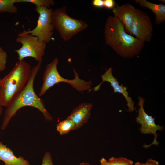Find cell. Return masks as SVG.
I'll list each match as a JSON object with an SVG mask.
<instances>
[{"instance_id":"15","label":"cell","mask_w":165,"mask_h":165,"mask_svg":"<svg viewBox=\"0 0 165 165\" xmlns=\"http://www.w3.org/2000/svg\"><path fill=\"white\" fill-rule=\"evenodd\" d=\"M75 124L70 119L67 118L59 123L57 125V130L60 134H67L71 130H74Z\"/></svg>"},{"instance_id":"5","label":"cell","mask_w":165,"mask_h":165,"mask_svg":"<svg viewBox=\"0 0 165 165\" xmlns=\"http://www.w3.org/2000/svg\"><path fill=\"white\" fill-rule=\"evenodd\" d=\"M51 18L54 28L65 42L86 29L88 26L83 20L72 18L68 15L65 6L53 10Z\"/></svg>"},{"instance_id":"28","label":"cell","mask_w":165,"mask_h":165,"mask_svg":"<svg viewBox=\"0 0 165 165\" xmlns=\"http://www.w3.org/2000/svg\"><path fill=\"white\" fill-rule=\"evenodd\" d=\"M159 1H161V2H163V3H164H164H165V0H159Z\"/></svg>"},{"instance_id":"2","label":"cell","mask_w":165,"mask_h":165,"mask_svg":"<svg viewBox=\"0 0 165 165\" xmlns=\"http://www.w3.org/2000/svg\"><path fill=\"white\" fill-rule=\"evenodd\" d=\"M41 62H38L31 69L27 83L24 88L11 100L6 107L4 114L1 129L5 130L10 120L20 108L31 106L36 108L43 114L45 119L52 121L53 118L45 108L43 101L35 92L33 84L35 76L41 66Z\"/></svg>"},{"instance_id":"29","label":"cell","mask_w":165,"mask_h":165,"mask_svg":"<svg viewBox=\"0 0 165 165\" xmlns=\"http://www.w3.org/2000/svg\"><path fill=\"white\" fill-rule=\"evenodd\" d=\"M1 80V79L0 78V84Z\"/></svg>"},{"instance_id":"20","label":"cell","mask_w":165,"mask_h":165,"mask_svg":"<svg viewBox=\"0 0 165 165\" xmlns=\"http://www.w3.org/2000/svg\"><path fill=\"white\" fill-rule=\"evenodd\" d=\"M41 165H54L50 153L46 152L44 154Z\"/></svg>"},{"instance_id":"1","label":"cell","mask_w":165,"mask_h":165,"mask_svg":"<svg viewBox=\"0 0 165 165\" xmlns=\"http://www.w3.org/2000/svg\"><path fill=\"white\" fill-rule=\"evenodd\" d=\"M104 34L105 44L123 58L138 55L144 46V43L126 32L122 23L115 16L107 18Z\"/></svg>"},{"instance_id":"23","label":"cell","mask_w":165,"mask_h":165,"mask_svg":"<svg viewBox=\"0 0 165 165\" xmlns=\"http://www.w3.org/2000/svg\"><path fill=\"white\" fill-rule=\"evenodd\" d=\"M145 163V165H160L158 161L151 158L148 159Z\"/></svg>"},{"instance_id":"9","label":"cell","mask_w":165,"mask_h":165,"mask_svg":"<svg viewBox=\"0 0 165 165\" xmlns=\"http://www.w3.org/2000/svg\"><path fill=\"white\" fill-rule=\"evenodd\" d=\"M139 102L138 105L139 108L138 110V114L136 118V121L141 125L139 129L140 132L143 134H152L154 136L152 142L149 145L144 144V147L147 148L153 145H157L159 143L157 140L158 134L157 133L158 130H163V127L159 125L156 124L154 119L149 115L145 111L143 106L145 100L143 97H138Z\"/></svg>"},{"instance_id":"24","label":"cell","mask_w":165,"mask_h":165,"mask_svg":"<svg viewBox=\"0 0 165 165\" xmlns=\"http://www.w3.org/2000/svg\"><path fill=\"white\" fill-rule=\"evenodd\" d=\"M100 165H112V164L104 158H102L100 160Z\"/></svg>"},{"instance_id":"21","label":"cell","mask_w":165,"mask_h":165,"mask_svg":"<svg viewBox=\"0 0 165 165\" xmlns=\"http://www.w3.org/2000/svg\"><path fill=\"white\" fill-rule=\"evenodd\" d=\"M103 2L104 7L108 9H112L116 5L114 0H104Z\"/></svg>"},{"instance_id":"18","label":"cell","mask_w":165,"mask_h":165,"mask_svg":"<svg viewBox=\"0 0 165 165\" xmlns=\"http://www.w3.org/2000/svg\"><path fill=\"white\" fill-rule=\"evenodd\" d=\"M112 165H133L131 160L123 157L116 158L112 157L108 160Z\"/></svg>"},{"instance_id":"14","label":"cell","mask_w":165,"mask_h":165,"mask_svg":"<svg viewBox=\"0 0 165 165\" xmlns=\"http://www.w3.org/2000/svg\"><path fill=\"white\" fill-rule=\"evenodd\" d=\"M142 7L148 8L155 14L156 24H159L165 21V5L160 3L157 4L150 2L146 0H135Z\"/></svg>"},{"instance_id":"12","label":"cell","mask_w":165,"mask_h":165,"mask_svg":"<svg viewBox=\"0 0 165 165\" xmlns=\"http://www.w3.org/2000/svg\"><path fill=\"white\" fill-rule=\"evenodd\" d=\"M92 107L93 105L91 103H81L76 107L67 117L74 123V130L78 129L87 122L90 116Z\"/></svg>"},{"instance_id":"11","label":"cell","mask_w":165,"mask_h":165,"mask_svg":"<svg viewBox=\"0 0 165 165\" xmlns=\"http://www.w3.org/2000/svg\"><path fill=\"white\" fill-rule=\"evenodd\" d=\"M136 9L129 3L119 6L116 4L112 9L114 16L117 18L123 25L126 32L131 35L130 29Z\"/></svg>"},{"instance_id":"27","label":"cell","mask_w":165,"mask_h":165,"mask_svg":"<svg viewBox=\"0 0 165 165\" xmlns=\"http://www.w3.org/2000/svg\"><path fill=\"white\" fill-rule=\"evenodd\" d=\"M2 106L0 104V116L2 115L3 112Z\"/></svg>"},{"instance_id":"7","label":"cell","mask_w":165,"mask_h":165,"mask_svg":"<svg viewBox=\"0 0 165 165\" xmlns=\"http://www.w3.org/2000/svg\"><path fill=\"white\" fill-rule=\"evenodd\" d=\"M35 10L39 15L37 25L33 29L27 32L38 38L40 41L48 43L52 40L54 28L51 18L53 10L51 8L37 6Z\"/></svg>"},{"instance_id":"26","label":"cell","mask_w":165,"mask_h":165,"mask_svg":"<svg viewBox=\"0 0 165 165\" xmlns=\"http://www.w3.org/2000/svg\"><path fill=\"white\" fill-rule=\"evenodd\" d=\"M134 165H145V163H144L138 162H136L135 163Z\"/></svg>"},{"instance_id":"22","label":"cell","mask_w":165,"mask_h":165,"mask_svg":"<svg viewBox=\"0 0 165 165\" xmlns=\"http://www.w3.org/2000/svg\"><path fill=\"white\" fill-rule=\"evenodd\" d=\"M93 5L97 8H102L104 7V2L103 0H94L92 2Z\"/></svg>"},{"instance_id":"13","label":"cell","mask_w":165,"mask_h":165,"mask_svg":"<svg viewBox=\"0 0 165 165\" xmlns=\"http://www.w3.org/2000/svg\"><path fill=\"white\" fill-rule=\"evenodd\" d=\"M0 160L5 165H31L29 162L22 156H16L11 150L0 142Z\"/></svg>"},{"instance_id":"10","label":"cell","mask_w":165,"mask_h":165,"mask_svg":"<svg viewBox=\"0 0 165 165\" xmlns=\"http://www.w3.org/2000/svg\"><path fill=\"white\" fill-rule=\"evenodd\" d=\"M112 72V69L111 68H110L101 76L102 82L100 84L93 88L94 89V91L98 90L101 84L104 82L106 81L109 82L111 84V86L114 89V92L121 93L124 96L127 103V105L128 107L127 111L129 112H133L135 109L134 107V102L132 100L131 98L128 96L129 94L127 91V87L124 86L122 84L119 85L118 81L113 76Z\"/></svg>"},{"instance_id":"8","label":"cell","mask_w":165,"mask_h":165,"mask_svg":"<svg viewBox=\"0 0 165 165\" xmlns=\"http://www.w3.org/2000/svg\"><path fill=\"white\" fill-rule=\"evenodd\" d=\"M152 32V24L148 15L136 9L130 29L131 35L144 43L150 42Z\"/></svg>"},{"instance_id":"19","label":"cell","mask_w":165,"mask_h":165,"mask_svg":"<svg viewBox=\"0 0 165 165\" xmlns=\"http://www.w3.org/2000/svg\"><path fill=\"white\" fill-rule=\"evenodd\" d=\"M7 58V53L0 47V72L3 71L5 69Z\"/></svg>"},{"instance_id":"17","label":"cell","mask_w":165,"mask_h":165,"mask_svg":"<svg viewBox=\"0 0 165 165\" xmlns=\"http://www.w3.org/2000/svg\"><path fill=\"white\" fill-rule=\"evenodd\" d=\"M28 2L34 4L37 7H43L50 8L54 5L55 2L53 0H16V3Z\"/></svg>"},{"instance_id":"6","label":"cell","mask_w":165,"mask_h":165,"mask_svg":"<svg viewBox=\"0 0 165 165\" xmlns=\"http://www.w3.org/2000/svg\"><path fill=\"white\" fill-rule=\"evenodd\" d=\"M16 41L22 44L21 48L14 50L18 54L19 61L31 57L38 62H41L45 54L46 44L39 41L38 38L28 33L24 29L18 34Z\"/></svg>"},{"instance_id":"4","label":"cell","mask_w":165,"mask_h":165,"mask_svg":"<svg viewBox=\"0 0 165 165\" xmlns=\"http://www.w3.org/2000/svg\"><path fill=\"white\" fill-rule=\"evenodd\" d=\"M58 63V58L55 57L51 62L46 65L42 78L43 83L40 89L42 93H45L49 88L60 82L69 84L79 92L90 90L92 84V81L90 80L87 82L80 79L74 69H73L75 75L74 79H68L62 77L57 70Z\"/></svg>"},{"instance_id":"3","label":"cell","mask_w":165,"mask_h":165,"mask_svg":"<svg viewBox=\"0 0 165 165\" xmlns=\"http://www.w3.org/2000/svg\"><path fill=\"white\" fill-rule=\"evenodd\" d=\"M31 65L24 60L16 62L0 84V104L7 107L12 99L25 87L31 71Z\"/></svg>"},{"instance_id":"16","label":"cell","mask_w":165,"mask_h":165,"mask_svg":"<svg viewBox=\"0 0 165 165\" xmlns=\"http://www.w3.org/2000/svg\"><path fill=\"white\" fill-rule=\"evenodd\" d=\"M16 0H0V13L6 12L15 14L18 11L17 7L14 5Z\"/></svg>"},{"instance_id":"25","label":"cell","mask_w":165,"mask_h":165,"mask_svg":"<svg viewBox=\"0 0 165 165\" xmlns=\"http://www.w3.org/2000/svg\"><path fill=\"white\" fill-rule=\"evenodd\" d=\"M80 165H94L91 164L86 162H82L80 163Z\"/></svg>"}]
</instances>
